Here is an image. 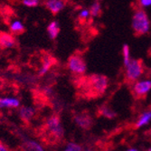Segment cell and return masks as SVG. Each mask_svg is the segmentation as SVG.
<instances>
[{"instance_id": "cell-1", "label": "cell", "mask_w": 151, "mask_h": 151, "mask_svg": "<svg viewBox=\"0 0 151 151\" xmlns=\"http://www.w3.org/2000/svg\"><path fill=\"white\" fill-rule=\"evenodd\" d=\"M83 81L81 84V88L87 91V95L91 97H97L102 95L108 89L109 79L105 75L101 74H92Z\"/></svg>"}, {"instance_id": "cell-2", "label": "cell", "mask_w": 151, "mask_h": 151, "mask_svg": "<svg viewBox=\"0 0 151 151\" xmlns=\"http://www.w3.org/2000/svg\"><path fill=\"white\" fill-rule=\"evenodd\" d=\"M132 30L136 36H141L147 34L150 30V21L147 14L143 8H137L132 17Z\"/></svg>"}, {"instance_id": "cell-3", "label": "cell", "mask_w": 151, "mask_h": 151, "mask_svg": "<svg viewBox=\"0 0 151 151\" xmlns=\"http://www.w3.org/2000/svg\"><path fill=\"white\" fill-rule=\"evenodd\" d=\"M144 73V63L140 59H131L125 66V80L133 84Z\"/></svg>"}, {"instance_id": "cell-4", "label": "cell", "mask_w": 151, "mask_h": 151, "mask_svg": "<svg viewBox=\"0 0 151 151\" xmlns=\"http://www.w3.org/2000/svg\"><path fill=\"white\" fill-rule=\"evenodd\" d=\"M67 67L73 73L77 75H82L86 73L87 64L83 57L80 54H73L69 57L67 62Z\"/></svg>"}, {"instance_id": "cell-5", "label": "cell", "mask_w": 151, "mask_h": 151, "mask_svg": "<svg viewBox=\"0 0 151 151\" xmlns=\"http://www.w3.org/2000/svg\"><path fill=\"white\" fill-rule=\"evenodd\" d=\"M46 129L50 135L55 139H61L63 138L64 131L62 126L60 117L58 115H52L47 119Z\"/></svg>"}, {"instance_id": "cell-6", "label": "cell", "mask_w": 151, "mask_h": 151, "mask_svg": "<svg viewBox=\"0 0 151 151\" xmlns=\"http://www.w3.org/2000/svg\"><path fill=\"white\" fill-rule=\"evenodd\" d=\"M151 91V81L150 80H143L137 81L133 83L132 86V93L136 98L143 99L147 94Z\"/></svg>"}, {"instance_id": "cell-7", "label": "cell", "mask_w": 151, "mask_h": 151, "mask_svg": "<svg viewBox=\"0 0 151 151\" xmlns=\"http://www.w3.org/2000/svg\"><path fill=\"white\" fill-rule=\"evenodd\" d=\"M17 45V40L12 34L0 31V49L5 50L14 48Z\"/></svg>"}, {"instance_id": "cell-8", "label": "cell", "mask_w": 151, "mask_h": 151, "mask_svg": "<svg viewBox=\"0 0 151 151\" xmlns=\"http://www.w3.org/2000/svg\"><path fill=\"white\" fill-rule=\"evenodd\" d=\"M66 0H45V6L52 14L53 16L57 15L66 6Z\"/></svg>"}, {"instance_id": "cell-9", "label": "cell", "mask_w": 151, "mask_h": 151, "mask_svg": "<svg viewBox=\"0 0 151 151\" xmlns=\"http://www.w3.org/2000/svg\"><path fill=\"white\" fill-rule=\"evenodd\" d=\"M74 121L79 127H81V129H91V126H92V123H93L91 117L89 114L85 113V112L76 114L74 116Z\"/></svg>"}, {"instance_id": "cell-10", "label": "cell", "mask_w": 151, "mask_h": 151, "mask_svg": "<svg viewBox=\"0 0 151 151\" xmlns=\"http://www.w3.org/2000/svg\"><path fill=\"white\" fill-rule=\"evenodd\" d=\"M151 120V111L143 112L135 123V129H140L143 126L147 125Z\"/></svg>"}, {"instance_id": "cell-11", "label": "cell", "mask_w": 151, "mask_h": 151, "mask_svg": "<svg viewBox=\"0 0 151 151\" xmlns=\"http://www.w3.org/2000/svg\"><path fill=\"white\" fill-rule=\"evenodd\" d=\"M47 33L51 39H55L60 33V25L57 21H52L47 26Z\"/></svg>"}, {"instance_id": "cell-12", "label": "cell", "mask_w": 151, "mask_h": 151, "mask_svg": "<svg viewBox=\"0 0 151 151\" xmlns=\"http://www.w3.org/2000/svg\"><path fill=\"white\" fill-rule=\"evenodd\" d=\"M34 114H35V111L29 107H22L19 109V116L25 122H28L33 118Z\"/></svg>"}, {"instance_id": "cell-13", "label": "cell", "mask_w": 151, "mask_h": 151, "mask_svg": "<svg viewBox=\"0 0 151 151\" xmlns=\"http://www.w3.org/2000/svg\"><path fill=\"white\" fill-rule=\"evenodd\" d=\"M20 102L13 98H0V108H17Z\"/></svg>"}, {"instance_id": "cell-14", "label": "cell", "mask_w": 151, "mask_h": 151, "mask_svg": "<svg viewBox=\"0 0 151 151\" xmlns=\"http://www.w3.org/2000/svg\"><path fill=\"white\" fill-rule=\"evenodd\" d=\"M99 114L103 116V117H105V118H107V119H114L117 116V113L114 112L111 108H109L106 105H103V106L100 107V109H99Z\"/></svg>"}, {"instance_id": "cell-15", "label": "cell", "mask_w": 151, "mask_h": 151, "mask_svg": "<svg viewBox=\"0 0 151 151\" xmlns=\"http://www.w3.org/2000/svg\"><path fill=\"white\" fill-rule=\"evenodd\" d=\"M10 31H11L12 34L19 35H22L23 33H24L25 28H24V24L21 22L15 21V22H13L12 24L10 25Z\"/></svg>"}, {"instance_id": "cell-16", "label": "cell", "mask_w": 151, "mask_h": 151, "mask_svg": "<svg viewBox=\"0 0 151 151\" xmlns=\"http://www.w3.org/2000/svg\"><path fill=\"white\" fill-rule=\"evenodd\" d=\"M24 151H45L40 144L35 141L28 140L24 145Z\"/></svg>"}, {"instance_id": "cell-17", "label": "cell", "mask_w": 151, "mask_h": 151, "mask_svg": "<svg viewBox=\"0 0 151 151\" xmlns=\"http://www.w3.org/2000/svg\"><path fill=\"white\" fill-rule=\"evenodd\" d=\"M90 16H91L92 17H100L101 14V3L99 1H96L94 2L91 8H90Z\"/></svg>"}, {"instance_id": "cell-18", "label": "cell", "mask_w": 151, "mask_h": 151, "mask_svg": "<svg viewBox=\"0 0 151 151\" xmlns=\"http://www.w3.org/2000/svg\"><path fill=\"white\" fill-rule=\"evenodd\" d=\"M122 54H123V63H124V66H126L130 59V50H129V45L125 44L122 47Z\"/></svg>"}, {"instance_id": "cell-19", "label": "cell", "mask_w": 151, "mask_h": 151, "mask_svg": "<svg viewBox=\"0 0 151 151\" xmlns=\"http://www.w3.org/2000/svg\"><path fill=\"white\" fill-rule=\"evenodd\" d=\"M52 64V60L51 59H45L44 63L42 65V68H41L40 71H39V75L42 76L44 74H45L49 71V69L51 68Z\"/></svg>"}, {"instance_id": "cell-20", "label": "cell", "mask_w": 151, "mask_h": 151, "mask_svg": "<svg viewBox=\"0 0 151 151\" xmlns=\"http://www.w3.org/2000/svg\"><path fill=\"white\" fill-rule=\"evenodd\" d=\"M64 151H81V147L76 143H68Z\"/></svg>"}, {"instance_id": "cell-21", "label": "cell", "mask_w": 151, "mask_h": 151, "mask_svg": "<svg viewBox=\"0 0 151 151\" xmlns=\"http://www.w3.org/2000/svg\"><path fill=\"white\" fill-rule=\"evenodd\" d=\"M23 4L28 7H35L39 5V0H23Z\"/></svg>"}, {"instance_id": "cell-22", "label": "cell", "mask_w": 151, "mask_h": 151, "mask_svg": "<svg viewBox=\"0 0 151 151\" xmlns=\"http://www.w3.org/2000/svg\"><path fill=\"white\" fill-rule=\"evenodd\" d=\"M89 16H90V11L84 9V10H82V11L79 14V19H80V21L85 22V21L88 19Z\"/></svg>"}, {"instance_id": "cell-23", "label": "cell", "mask_w": 151, "mask_h": 151, "mask_svg": "<svg viewBox=\"0 0 151 151\" xmlns=\"http://www.w3.org/2000/svg\"><path fill=\"white\" fill-rule=\"evenodd\" d=\"M138 6L140 8H145L151 6V0H138Z\"/></svg>"}, {"instance_id": "cell-24", "label": "cell", "mask_w": 151, "mask_h": 151, "mask_svg": "<svg viewBox=\"0 0 151 151\" xmlns=\"http://www.w3.org/2000/svg\"><path fill=\"white\" fill-rule=\"evenodd\" d=\"M0 151H9L8 147L1 141H0Z\"/></svg>"}, {"instance_id": "cell-25", "label": "cell", "mask_w": 151, "mask_h": 151, "mask_svg": "<svg viewBox=\"0 0 151 151\" xmlns=\"http://www.w3.org/2000/svg\"><path fill=\"white\" fill-rule=\"evenodd\" d=\"M146 136L147 137L148 139H151V129H148V130L146 132Z\"/></svg>"}, {"instance_id": "cell-26", "label": "cell", "mask_w": 151, "mask_h": 151, "mask_svg": "<svg viewBox=\"0 0 151 151\" xmlns=\"http://www.w3.org/2000/svg\"><path fill=\"white\" fill-rule=\"evenodd\" d=\"M147 54H148V56H149V57H151V47L149 48V50H148V52H147Z\"/></svg>"}, {"instance_id": "cell-27", "label": "cell", "mask_w": 151, "mask_h": 151, "mask_svg": "<svg viewBox=\"0 0 151 151\" xmlns=\"http://www.w3.org/2000/svg\"><path fill=\"white\" fill-rule=\"evenodd\" d=\"M127 151H139V150H137V149H135V148H130V149H129V150H127Z\"/></svg>"}, {"instance_id": "cell-28", "label": "cell", "mask_w": 151, "mask_h": 151, "mask_svg": "<svg viewBox=\"0 0 151 151\" xmlns=\"http://www.w3.org/2000/svg\"><path fill=\"white\" fill-rule=\"evenodd\" d=\"M147 151H151V147H149L148 149H147Z\"/></svg>"}, {"instance_id": "cell-29", "label": "cell", "mask_w": 151, "mask_h": 151, "mask_svg": "<svg viewBox=\"0 0 151 151\" xmlns=\"http://www.w3.org/2000/svg\"><path fill=\"white\" fill-rule=\"evenodd\" d=\"M0 89H1V81H0Z\"/></svg>"}, {"instance_id": "cell-30", "label": "cell", "mask_w": 151, "mask_h": 151, "mask_svg": "<svg viewBox=\"0 0 151 151\" xmlns=\"http://www.w3.org/2000/svg\"><path fill=\"white\" fill-rule=\"evenodd\" d=\"M87 151H90V150H87Z\"/></svg>"}]
</instances>
